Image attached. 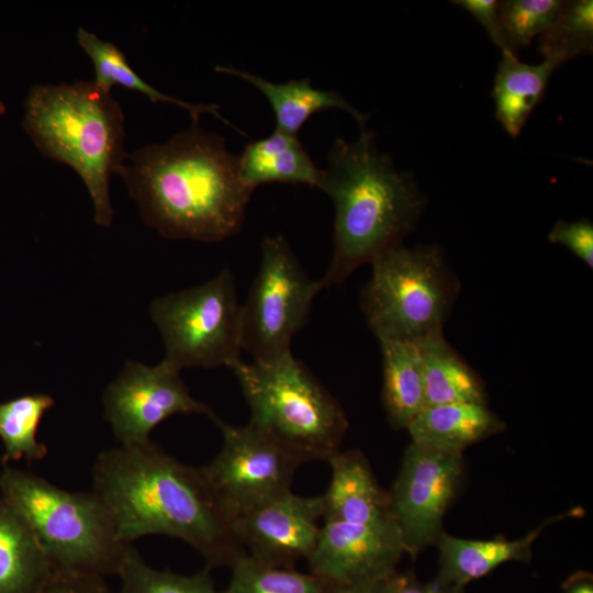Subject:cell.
<instances>
[{"mask_svg":"<svg viewBox=\"0 0 593 593\" xmlns=\"http://www.w3.org/2000/svg\"><path fill=\"white\" fill-rule=\"evenodd\" d=\"M123 544L164 535L193 547L209 567H232L246 551L202 467L184 465L147 440L103 450L92 490Z\"/></svg>","mask_w":593,"mask_h":593,"instance_id":"obj_1","label":"cell"},{"mask_svg":"<svg viewBox=\"0 0 593 593\" xmlns=\"http://www.w3.org/2000/svg\"><path fill=\"white\" fill-rule=\"evenodd\" d=\"M115 174L144 223L169 239L214 243L236 235L254 192L224 137L195 122L165 143L127 154Z\"/></svg>","mask_w":593,"mask_h":593,"instance_id":"obj_2","label":"cell"},{"mask_svg":"<svg viewBox=\"0 0 593 593\" xmlns=\"http://www.w3.org/2000/svg\"><path fill=\"white\" fill-rule=\"evenodd\" d=\"M318 189L335 208L333 256L322 288L342 284L360 266L403 245L426 204L412 175L398 170L366 130L355 142L334 141Z\"/></svg>","mask_w":593,"mask_h":593,"instance_id":"obj_3","label":"cell"},{"mask_svg":"<svg viewBox=\"0 0 593 593\" xmlns=\"http://www.w3.org/2000/svg\"><path fill=\"white\" fill-rule=\"evenodd\" d=\"M23 127L43 155L79 175L96 223L110 226V179L127 155L124 115L111 92L94 81L34 85L24 103Z\"/></svg>","mask_w":593,"mask_h":593,"instance_id":"obj_4","label":"cell"},{"mask_svg":"<svg viewBox=\"0 0 593 593\" xmlns=\"http://www.w3.org/2000/svg\"><path fill=\"white\" fill-rule=\"evenodd\" d=\"M250 412L249 425L290 452L301 465L337 452L348 428L338 401L289 353L271 361L231 368Z\"/></svg>","mask_w":593,"mask_h":593,"instance_id":"obj_5","label":"cell"},{"mask_svg":"<svg viewBox=\"0 0 593 593\" xmlns=\"http://www.w3.org/2000/svg\"><path fill=\"white\" fill-rule=\"evenodd\" d=\"M0 495L24 519L53 569L116 574L131 544L121 542L92 492L60 489L44 478L4 467Z\"/></svg>","mask_w":593,"mask_h":593,"instance_id":"obj_6","label":"cell"},{"mask_svg":"<svg viewBox=\"0 0 593 593\" xmlns=\"http://www.w3.org/2000/svg\"><path fill=\"white\" fill-rule=\"evenodd\" d=\"M370 265L360 307L378 340L416 344L443 332L460 282L438 245H400Z\"/></svg>","mask_w":593,"mask_h":593,"instance_id":"obj_7","label":"cell"},{"mask_svg":"<svg viewBox=\"0 0 593 593\" xmlns=\"http://www.w3.org/2000/svg\"><path fill=\"white\" fill-rule=\"evenodd\" d=\"M150 316L163 338L165 358L184 368H232L240 358V304L228 268L200 286L155 299Z\"/></svg>","mask_w":593,"mask_h":593,"instance_id":"obj_8","label":"cell"},{"mask_svg":"<svg viewBox=\"0 0 593 593\" xmlns=\"http://www.w3.org/2000/svg\"><path fill=\"white\" fill-rule=\"evenodd\" d=\"M322 289L282 235L265 236L259 270L240 305L242 349L255 361H271L291 353L292 338L306 324Z\"/></svg>","mask_w":593,"mask_h":593,"instance_id":"obj_9","label":"cell"},{"mask_svg":"<svg viewBox=\"0 0 593 593\" xmlns=\"http://www.w3.org/2000/svg\"><path fill=\"white\" fill-rule=\"evenodd\" d=\"M211 419L220 427L223 444L202 469L233 521L291 491L301 463L290 452L249 424L230 425L215 414Z\"/></svg>","mask_w":593,"mask_h":593,"instance_id":"obj_10","label":"cell"},{"mask_svg":"<svg viewBox=\"0 0 593 593\" xmlns=\"http://www.w3.org/2000/svg\"><path fill=\"white\" fill-rule=\"evenodd\" d=\"M462 455L411 443L388 492L389 512L406 553L412 557L437 542L447 507L458 490Z\"/></svg>","mask_w":593,"mask_h":593,"instance_id":"obj_11","label":"cell"},{"mask_svg":"<svg viewBox=\"0 0 593 593\" xmlns=\"http://www.w3.org/2000/svg\"><path fill=\"white\" fill-rule=\"evenodd\" d=\"M104 417L121 445L149 440L153 429L175 414H204L213 411L194 399L180 371L164 359L148 366L127 360L103 392Z\"/></svg>","mask_w":593,"mask_h":593,"instance_id":"obj_12","label":"cell"},{"mask_svg":"<svg viewBox=\"0 0 593 593\" xmlns=\"http://www.w3.org/2000/svg\"><path fill=\"white\" fill-rule=\"evenodd\" d=\"M403 553L393 522L366 525L324 521L306 560L311 573L338 590H350L394 577Z\"/></svg>","mask_w":593,"mask_h":593,"instance_id":"obj_13","label":"cell"},{"mask_svg":"<svg viewBox=\"0 0 593 593\" xmlns=\"http://www.w3.org/2000/svg\"><path fill=\"white\" fill-rule=\"evenodd\" d=\"M323 518L320 496L288 491L234 518L233 526L246 553L262 563L293 568L312 553Z\"/></svg>","mask_w":593,"mask_h":593,"instance_id":"obj_14","label":"cell"},{"mask_svg":"<svg viewBox=\"0 0 593 593\" xmlns=\"http://www.w3.org/2000/svg\"><path fill=\"white\" fill-rule=\"evenodd\" d=\"M327 461L331 481L322 495L324 521L366 525L393 522L388 492L379 486L360 451L338 450Z\"/></svg>","mask_w":593,"mask_h":593,"instance_id":"obj_15","label":"cell"},{"mask_svg":"<svg viewBox=\"0 0 593 593\" xmlns=\"http://www.w3.org/2000/svg\"><path fill=\"white\" fill-rule=\"evenodd\" d=\"M580 512L581 508H573L566 514L550 517L523 538L515 540L501 537L491 540L463 539L443 533L436 542L440 564L436 580L461 591L466 584L486 575L504 562H528L533 542L546 526L564 517H578Z\"/></svg>","mask_w":593,"mask_h":593,"instance_id":"obj_16","label":"cell"},{"mask_svg":"<svg viewBox=\"0 0 593 593\" xmlns=\"http://www.w3.org/2000/svg\"><path fill=\"white\" fill-rule=\"evenodd\" d=\"M504 428V422L486 404L457 403L424 407L406 429L416 445L462 455L467 447Z\"/></svg>","mask_w":593,"mask_h":593,"instance_id":"obj_17","label":"cell"},{"mask_svg":"<svg viewBox=\"0 0 593 593\" xmlns=\"http://www.w3.org/2000/svg\"><path fill=\"white\" fill-rule=\"evenodd\" d=\"M222 74L240 78L256 87L268 100L276 118V130L296 135L315 113L339 109L350 114L365 130L369 114L353 107L342 93L312 87L310 79L272 82L260 76L231 66H216Z\"/></svg>","mask_w":593,"mask_h":593,"instance_id":"obj_18","label":"cell"},{"mask_svg":"<svg viewBox=\"0 0 593 593\" xmlns=\"http://www.w3.org/2000/svg\"><path fill=\"white\" fill-rule=\"evenodd\" d=\"M242 180L251 189L265 183L306 184L320 188V169L296 135L275 130L249 143L238 156Z\"/></svg>","mask_w":593,"mask_h":593,"instance_id":"obj_19","label":"cell"},{"mask_svg":"<svg viewBox=\"0 0 593 593\" xmlns=\"http://www.w3.org/2000/svg\"><path fill=\"white\" fill-rule=\"evenodd\" d=\"M416 345L422 363L426 406L486 404L481 378L446 340L444 332L428 336Z\"/></svg>","mask_w":593,"mask_h":593,"instance_id":"obj_20","label":"cell"},{"mask_svg":"<svg viewBox=\"0 0 593 593\" xmlns=\"http://www.w3.org/2000/svg\"><path fill=\"white\" fill-rule=\"evenodd\" d=\"M559 67L550 59L529 65L513 54L502 53L492 97L496 119L510 136L516 138L521 134L530 113L544 98L551 75Z\"/></svg>","mask_w":593,"mask_h":593,"instance_id":"obj_21","label":"cell"},{"mask_svg":"<svg viewBox=\"0 0 593 593\" xmlns=\"http://www.w3.org/2000/svg\"><path fill=\"white\" fill-rule=\"evenodd\" d=\"M52 570L27 524L0 495V593H36Z\"/></svg>","mask_w":593,"mask_h":593,"instance_id":"obj_22","label":"cell"},{"mask_svg":"<svg viewBox=\"0 0 593 593\" xmlns=\"http://www.w3.org/2000/svg\"><path fill=\"white\" fill-rule=\"evenodd\" d=\"M382 356V402L394 428H407L426 407L424 379L417 345L403 340H378Z\"/></svg>","mask_w":593,"mask_h":593,"instance_id":"obj_23","label":"cell"},{"mask_svg":"<svg viewBox=\"0 0 593 593\" xmlns=\"http://www.w3.org/2000/svg\"><path fill=\"white\" fill-rule=\"evenodd\" d=\"M77 42L91 59L94 67V82L101 89L111 92L114 85L136 90L152 102L176 104L188 111L193 122H199L203 113H211L224 123H228L220 113L216 104H195L163 93L144 81L130 66L124 53L113 43L98 37L94 33L80 27Z\"/></svg>","mask_w":593,"mask_h":593,"instance_id":"obj_24","label":"cell"},{"mask_svg":"<svg viewBox=\"0 0 593 593\" xmlns=\"http://www.w3.org/2000/svg\"><path fill=\"white\" fill-rule=\"evenodd\" d=\"M55 404L51 395L25 394L0 403V439L3 461L33 462L47 454L36 434L43 415Z\"/></svg>","mask_w":593,"mask_h":593,"instance_id":"obj_25","label":"cell"},{"mask_svg":"<svg viewBox=\"0 0 593 593\" xmlns=\"http://www.w3.org/2000/svg\"><path fill=\"white\" fill-rule=\"evenodd\" d=\"M228 586L221 593H338L322 578L293 568L273 567L242 556L231 567Z\"/></svg>","mask_w":593,"mask_h":593,"instance_id":"obj_26","label":"cell"},{"mask_svg":"<svg viewBox=\"0 0 593 593\" xmlns=\"http://www.w3.org/2000/svg\"><path fill=\"white\" fill-rule=\"evenodd\" d=\"M593 51L592 0L563 1L553 23L539 36V52L562 66Z\"/></svg>","mask_w":593,"mask_h":593,"instance_id":"obj_27","label":"cell"},{"mask_svg":"<svg viewBox=\"0 0 593 593\" xmlns=\"http://www.w3.org/2000/svg\"><path fill=\"white\" fill-rule=\"evenodd\" d=\"M562 4L560 0L499 1L495 45L502 53L517 56L521 48L553 23Z\"/></svg>","mask_w":593,"mask_h":593,"instance_id":"obj_28","label":"cell"},{"mask_svg":"<svg viewBox=\"0 0 593 593\" xmlns=\"http://www.w3.org/2000/svg\"><path fill=\"white\" fill-rule=\"evenodd\" d=\"M116 575L121 579L119 593H221L214 588L209 569L191 575L148 566L131 544Z\"/></svg>","mask_w":593,"mask_h":593,"instance_id":"obj_29","label":"cell"},{"mask_svg":"<svg viewBox=\"0 0 593 593\" xmlns=\"http://www.w3.org/2000/svg\"><path fill=\"white\" fill-rule=\"evenodd\" d=\"M548 239L552 244L564 246L586 267L593 268V224L589 219L557 221L548 234Z\"/></svg>","mask_w":593,"mask_h":593,"instance_id":"obj_30","label":"cell"},{"mask_svg":"<svg viewBox=\"0 0 593 593\" xmlns=\"http://www.w3.org/2000/svg\"><path fill=\"white\" fill-rule=\"evenodd\" d=\"M36 593H114L103 577L53 569Z\"/></svg>","mask_w":593,"mask_h":593,"instance_id":"obj_31","label":"cell"},{"mask_svg":"<svg viewBox=\"0 0 593 593\" xmlns=\"http://www.w3.org/2000/svg\"><path fill=\"white\" fill-rule=\"evenodd\" d=\"M458 7L468 11L485 30L491 41L495 44L497 36V8L496 0H456Z\"/></svg>","mask_w":593,"mask_h":593,"instance_id":"obj_32","label":"cell"},{"mask_svg":"<svg viewBox=\"0 0 593 593\" xmlns=\"http://www.w3.org/2000/svg\"><path fill=\"white\" fill-rule=\"evenodd\" d=\"M394 593H460V590L445 585L437 580L432 583H421L412 574L395 575Z\"/></svg>","mask_w":593,"mask_h":593,"instance_id":"obj_33","label":"cell"},{"mask_svg":"<svg viewBox=\"0 0 593 593\" xmlns=\"http://www.w3.org/2000/svg\"><path fill=\"white\" fill-rule=\"evenodd\" d=\"M564 593H593V581L591 574L578 572L569 578L563 584Z\"/></svg>","mask_w":593,"mask_h":593,"instance_id":"obj_34","label":"cell"},{"mask_svg":"<svg viewBox=\"0 0 593 593\" xmlns=\"http://www.w3.org/2000/svg\"><path fill=\"white\" fill-rule=\"evenodd\" d=\"M396 575V574H395ZM395 575L389 580L350 590H339L338 593H394Z\"/></svg>","mask_w":593,"mask_h":593,"instance_id":"obj_35","label":"cell"},{"mask_svg":"<svg viewBox=\"0 0 593 593\" xmlns=\"http://www.w3.org/2000/svg\"><path fill=\"white\" fill-rule=\"evenodd\" d=\"M5 112V107L4 104L0 101V115L3 114Z\"/></svg>","mask_w":593,"mask_h":593,"instance_id":"obj_36","label":"cell"}]
</instances>
